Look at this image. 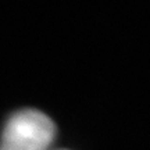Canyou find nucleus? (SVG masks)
I'll return each mask as SVG.
<instances>
[{"label": "nucleus", "instance_id": "f257e3e1", "mask_svg": "<svg viewBox=\"0 0 150 150\" xmlns=\"http://www.w3.org/2000/svg\"><path fill=\"white\" fill-rule=\"evenodd\" d=\"M54 135V124L46 114L36 110H22L6 124L0 150H49Z\"/></svg>", "mask_w": 150, "mask_h": 150}]
</instances>
